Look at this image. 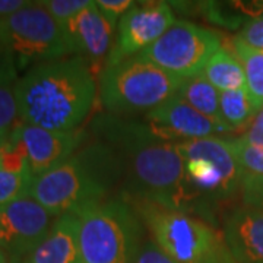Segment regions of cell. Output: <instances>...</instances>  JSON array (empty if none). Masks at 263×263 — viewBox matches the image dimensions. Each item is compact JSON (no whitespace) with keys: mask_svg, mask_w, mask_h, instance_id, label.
Listing matches in <instances>:
<instances>
[{"mask_svg":"<svg viewBox=\"0 0 263 263\" xmlns=\"http://www.w3.org/2000/svg\"><path fill=\"white\" fill-rule=\"evenodd\" d=\"M101 142L111 146L123 165V179L139 202L189 212L200 195L190 186L176 142L158 136L146 122L107 116L97 120Z\"/></svg>","mask_w":263,"mask_h":263,"instance_id":"obj_1","label":"cell"},{"mask_svg":"<svg viewBox=\"0 0 263 263\" xmlns=\"http://www.w3.org/2000/svg\"><path fill=\"white\" fill-rule=\"evenodd\" d=\"M15 95L22 124L78 130L94 107V70L79 56L40 63L19 79Z\"/></svg>","mask_w":263,"mask_h":263,"instance_id":"obj_2","label":"cell"},{"mask_svg":"<svg viewBox=\"0 0 263 263\" xmlns=\"http://www.w3.org/2000/svg\"><path fill=\"white\" fill-rule=\"evenodd\" d=\"M123 180V165L111 146L104 142L86 145L47 173L34 177L29 196L51 215L107 200Z\"/></svg>","mask_w":263,"mask_h":263,"instance_id":"obj_3","label":"cell"},{"mask_svg":"<svg viewBox=\"0 0 263 263\" xmlns=\"http://www.w3.org/2000/svg\"><path fill=\"white\" fill-rule=\"evenodd\" d=\"M136 212L154 243L177 263H237L222 231L183 211L138 202Z\"/></svg>","mask_w":263,"mask_h":263,"instance_id":"obj_4","label":"cell"},{"mask_svg":"<svg viewBox=\"0 0 263 263\" xmlns=\"http://www.w3.org/2000/svg\"><path fill=\"white\" fill-rule=\"evenodd\" d=\"M79 221L82 263H133L139 250L141 218L123 199L114 197L73 212Z\"/></svg>","mask_w":263,"mask_h":263,"instance_id":"obj_5","label":"cell"},{"mask_svg":"<svg viewBox=\"0 0 263 263\" xmlns=\"http://www.w3.org/2000/svg\"><path fill=\"white\" fill-rule=\"evenodd\" d=\"M186 79L170 75L141 57L104 66L100 73V101L114 114L149 113L179 94Z\"/></svg>","mask_w":263,"mask_h":263,"instance_id":"obj_6","label":"cell"},{"mask_svg":"<svg viewBox=\"0 0 263 263\" xmlns=\"http://www.w3.org/2000/svg\"><path fill=\"white\" fill-rule=\"evenodd\" d=\"M0 46L13 59L16 69L69 54L62 25L40 2H29L16 13L0 19Z\"/></svg>","mask_w":263,"mask_h":263,"instance_id":"obj_7","label":"cell"},{"mask_svg":"<svg viewBox=\"0 0 263 263\" xmlns=\"http://www.w3.org/2000/svg\"><path fill=\"white\" fill-rule=\"evenodd\" d=\"M190 186L200 196L228 197L241 189L245 173L235 160L230 139L218 136L176 142Z\"/></svg>","mask_w":263,"mask_h":263,"instance_id":"obj_8","label":"cell"},{"mask_svg":"<svg viewBox=\"0 0 263 263\" xmlns=\"http://www.w3.org/2000/svg\"><path fill=\"white\" fill-rule=\"evenodd\" d=\"M219 48L221 40L214 31L189 21H176L154 44L136 56L170 75L189 79L200 75Z\"/></svg>","mask_w":263,"mask_h":263,"instance_id":"obj_9","label":"cell"},{"mask_svg":"<svg viewBox=\"0 0 263 263\" xmlns=\"http://www.w3.org/2000/svg\"><path fill=\"white\" fill-rule=\"evenodd\" d=\"M176 21L174 12L165 2L135 3L119 21L116 41L105 66L117 65L139 54L154 44Z\"/></svg>","mask_w":263,"mask_h":263,"instance_id":"obj_10","label":"cell"},{"mask_svg":"<svg viewBox=\"0 0 263 263\" xmlns=\"http://www.w3.org/2000/svg\"><path fill=\"white\" fill-rule=\"evenodd\" d=\"M56 218L31 196L0 208V247L9 263H18L32 252L47 237Z\"/></svg>","mask_w":263,"mask_h":263,"instance_id":"obj_11","label":"cell"},{"mask_svg":"<svg viewBox=\"0 0 263 263\" xmlns=\"http://www.w3.org/2000/svg\"><path fill=\"white\" fill-rule=\"evenodd\" d=\"M145 122L154 133L171 142L174 139H203L215 136L216 133L230 132L222 124L196 111L177 94L146 114Z\"/></svg>","mask_w":263,"mask_h":263,"instance_id":"obj_12","label":"cell"},{"mask_svg":"<svg viewBox=\"0 0 263 263\" xmlns=\"http://www.w3.org/2000/svg\"><path fill=\"white\" fill-rule=\"evenodd\" d=\"M13 130L18 133L27 149L32 177H38L70 158L76 151L81 149V145L86 138L81 129L73 132H54L22 123Z\"/></svg>","mask_w":263,"mask_h":263,"instance_id":"obj_13","label":"cell"},{"mask_svg":"<svg viewBox=\"0 0 263 263\" xmlns=\"http://www.w3.org/2000/svg\"><path fill=\"white\" fill-rule=\"evenodd\" d=\"M62 29L69 53L84 57L92 70L111 46L114 27L101 13L97 2H91L79 15L62 24Z\"/></svg>","mask_w":263,"mask_h":263,"instance_id":"obj_14","label":"cell"},{"mask_svg":"<svg viewBox=\"0 0 263 263\" xmlns=\"http://www.w3.org/2000/svg\"><path fill=\"white\" fill-rule=\"evenodd\" d=\"M224 237L237 263H263V211L234 209L226 218Z\"/></svg>","mask_w":263,"mask_h":263,"instance_id":"obj_15","label":"cell"},{"mask_svg":"<svg viewBox=\"0 0 263 263\" xmlns=\"http://www.w3.org/2000/svg\"><path fill=\"white\" fill-rule=\"evenodd\" d=\"M18 263H82L78 216L73 212L57 216L47 237Z\"/></svg>","mask_w":263,"mask_h":263,"instance_id":"obj_16","label":"cell"},{"mask_svg":"<svg viewBox=\"0 0 263 263\" xmlns=\"http://www.w3.org/2000/svg\"><path fill=\"white\" fill-rule=\"evenodd\" d=\"M202 75L219 92L234 91L246 86L245 69L237 56L227 48L221 47L211 57Z\"/></svg>","mask_w":263,"mask_h":263,"instance_id":"obj_17","label":"cell"},{"mask_svg":"<svg viewBox=\"0 0 263 263\" xmlns=\"http://www.w3.org/2000/svg\"><path fill=\"white\" fill-rule=\"evenodd\" d=\"M177 95L181 100H184L190 107H193L196 111L227 127L226 124L221 122V116H219V91L214 85L209 84L206 78L202 73L186 79Z\"/></svg>","mask_w":263,"mask_h":263,"instance_id":"obj_18","label":"cell"},{"mask_svg":"<svg viewBox=\"0 0 263 263\" xmlns=\"http://www.w3.org/2000/svg\"><path fill=\"white\" fill-rule=\"evenodd\" d=\"M16 66L13 59L5 51L0 57V136L9 138L13 132V123L18 119V105L15 88Z\"/></svg>","mask_w":263,"mask_h":263,"instance_id":"obj_19","label":"cell"},{"mask_svg":"<svg viewBox=\"0 0 263 263\" xmlns=\"http://www.w3.org/2000/svg\"><path fill=\"white\" fill-rule=\"evenodd\" d=\"M235 56L245 69L246 88L256 113L263 108V51L247 46L237 37L233 41Z\"/></svg>","mask_w":263,"mask_h":263,"instance_id":"obj_20","label":"cell"},{"mask_svg":"<svg viewBox=\"0 0 263 263\" xmlns=\"http://www.w3.org/2000/svg\"><path fill=\"white\" fill-rule=\"evenodd\" d=\"M256 114L257 113L254 110L246 86L240 89H234V91L219 92L221 122L226 124L230 132L245 127Z\"/></svg>","mask_w":263,"mask_h":263,"instance_id":"obj_21","label":"cell"},{"mask_svg":"<svg viewBox=\"0 0 263 263\" xmlns=\"http://www.w3.org/2000/svg\"><path fill=\"white\" fill-rule=\"evenodd\" d=\"M32 180L31 173H10L0 168V208L29 196Z\"/></svg>","mask_w":263,"mask_h":263,"instance_id":"obj_22","label":"cell"},{"mask_svg":"<svg viewBox=\"0 0 263 263\" xmlns=\"http://www.w3.org/2000/svg\"><path fill=\"white\" fill-rule=\"evenodd\" d=\"M231 148L240 168L245 176L263 177V146H253L243 142L240 138L230 139Z\"/></svg>","mask_w":263,"mask_h":263,"instance_id":"obj_23","label":"cell"},{"mask_svg":"<svg viewBox=\"0 0 263 263\" xmlns=\"http://www.w3.org/2000/svg\"><path fill=\"white\" fill-rule=\"evenodd\" d=\"M88 0H43L40 5L62 25L89 6Z\"/></svg>","mask_w":263,"mask_h":263,"instance_id":"obj_24","label":"cell"},{"mask_svg":"<svg viewBox=\"0 0 263 263\" xmlns=\"http://www.w3.org/2000/svg\"><path fill=\"white\" fill-rule=\"evenodd\" d=\"M241 197L245 206L263 211V177L245 176L241 181Z\"/></svg>","mask_w":263,"mask_h":263,"instance_id":"obj_25","label":"cell"},{"mask_svg":"<svg viewBox=\"0 0 263 263\" xmlns=\"http://www.w3.org/2000/svg\"><path fill=\"white\" fill-rule=\"evenodd\" d=\"M135 5L132 0H97V6L100 8L105 19L116 28L117 21L123 18V15Z\"/></svg>","mask_w":263,"mask_h":263,"instance_id":"obj_26","label":"cell"},{"mask_svg":"<svg viewBox=\"0 0 263 263\" xmlns=\"http://www.w3.org/2000/svg\"><path fill=\"white\" fill-rule=\"evenodd\" d=\"M133 263H177L173 260L162 249L155 245L154 241H148L142 245L136 253Z\"/></svg>","mask_w":263,"mask_h":263,"instance_id":"obj_27","label":"cell"},{"mask_svg":"<svg viewBox=\"0 0 263 263\" xmlns=\"http://www.w3.org/2000/svg\"><path fill=\"white\" fill-rule=\"evenodd\" d=\"M241 41H245L247 46L263 51V18L254 19L246 25L241 34L238 35Z\"/></svg>","mask_w":263,"mask_h":263,"instance_id":"obj_28","label":"cell"},{"mask_svg":"<svg viewBox=\"0 0 263 263\" xmlns=\"http://www.w3.org/2000/svg\"><path fill=\"white\" fill-rule=\"evenodd\" d=\"M240 139L253 146H263V108L254 116L249 129Z\"/></svg>","mask_w":263,"mask_h":263,"instance_id":"obj_29","label":"cell"},{"mask_svg":"<svg viewBox=\"0 0 263 263\" xmlns=\"http://www.w3.org/2000/svg\"><path fill=\"white\" fill-rule=\"evenodd\" d=\"M28 5L29 2L25 0H0V19L8 18Z\"/></svg>","mask_w":263,"mask_h":263,"instance_id":"obj_30","label":"cell"},{"mask_svg":"<svg viewBox=\"0 0 263 263\" xmlns=\"http://www.w3.org/2000/svg\"><path fill=\"white\" fill-rule=\"evenodd\" d=\"M0 263H9V257H8V253L0 247Z\"/></svg>","mask_w":263,"mask_h":263,"instance_id":"obj_31","label":"cell"},{"mask_svg":"<svg viewBox=\"0 0 263 263\" xmlns=\"http://www.w3.org/2000/svg\"><path fill=\"white\" fill-rule=\"evenodd\" d=\"M9 141V138H2L0 136V157H2V152L5 149V146H6V143Z\"/></svg>","mask_w":263,"mask_h":263,"instance_id":"obj_32","label":"cell"}]
</instances>
